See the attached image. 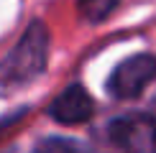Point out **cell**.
<instances>
[{
  "label": "cell",
  "mask_w": 156,
  "mask_h": 153,
  "mask_svg": "<svg viewBox=\"0 0 156 153\" xmlns=\"http://www.w3.org/2000/svg\"><path fill=\"white\" fill-rule=\"evenodd\" d=\"M95 112V102L87 94V89L80 84L67 87L62 94H56V100L51 102V117L67 125H77V123H87Z\"/></svg>",
  "instance_id": "277c9868"
},
{
  "label": "cell",
  "mask_w": 156,
  "mask_h": 153,
  "mask_svg": "<svg viewBox=\"0 0 156 153\" xmlns=\"http://www.w3.org/2000/svg\"><path fill=\"white\" fill-rule=\"evenodd\" d=\"M108 133L123 153H156V120L151 115H123L110 123Z\"/></svg>",
  "instance_id": "3957f363"
},
{
  "label": "cell",
  "mask_w": 156,
  "mask_h": 153,
  "mask_svg": "<svg viewBox=\"0 0 156 153\" xmlns=\"http://www.w3.org/2000/svg\"><path fill=\"white\" fill-rule=\"evenodd\" d=\"M156 79V59L151 54H136L120 61L108 79V89L118 100L138 97L144 89Z\"/></svg>",
  "instance_id": "7a4b0ae2"
},
{
  "label": "cell",
  "mask_w": 156,
  "mask_h": 153,
  "mask_svg": "<svg viewBox=\"0 0 156 153\" xmlns=\"http://www.w3.org/2000/svg\"><path fill=\"white\" fill-rule=\"evenodd\" d=\"M38 153H90L80 148L77 143L72 140H64V138H51V140H44L41 145H38Z\"/></svg>",
  "instance_id": "8992f818"
},
{
  "label": "cell",
  "mask_w": 156,
  "mask_h": 153,
  "mask_svg": "<svg viewBox=\"0 0 156 153\" xmlns=\"http://www.w3.org/2000/svg\"><path fill=\"white\" fill-rule=\"evenodd\" d=\"M49 61V31L41 21H34L18 38V43L0 61V97L23 89L46 69Z\"/></svg>",
  "instance_id": "6da1fadb"
},
{
  "label": "cell",
  "mask_w": 156,
  "mask_h": 153,
  "mask_svg": "<svg viewBox=\"0 0 156 153\" xmlns=\"http://www.w3.org/2000/svg\"><path fill=\"white\" fill-rule=\"evenodd\" d=\"M118 3H120V0H77V8H80L84 21L100 23V21H105L110 13L115 10Z\"/></svg>",
  "instance_id": "5b68a950"
}]
</instances>
